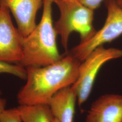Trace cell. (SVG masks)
Wrapping results in <instances>:
<instances>
[{"label": "cell", "instance_id": "obj_1", "mask_svg": "<svg viewBox=\"0 0 122 122\" xmlns=\"http://www.w3.org/2000/svg\"><path fill=\"white\" fill-rule=\"evenodd\" d=\"M81 62L69 54L49 65L26 67L25 85L18 92L19 105H49L58 91L74 84Z\"/></svg>", "mask_w": 122, "mask_h": 122}, {"label": "cell", "instance_id": "obj_4", "mask_svg": "<svg viewBox=\"0 0 122 122\" xmlns=\"http://www.w3.org/2000/svg\"><path fill=\"white\" fill-rule=\"evenodd\" d=\"M122 57V50L105 48L102 45L94 49L81 62L79 76L71 87L76 93L77 104L81 107L90 96L97 75L102 66L107 61Z\"/></svg>", "mask_w": 122, "mask_h": 122}, {"label": "cell", "instance_id": "obj_5", "mask_svg": "<svg viewBox=\"0 0 122 122\" xmlns=\"http://www.w3.org/2000/svg\"><path fill=\"white\" fill-rule=\"evenodd\" d=\"M107 15L104 25L87 40L80 42L68 54L82 62L94 49L122 35V8L116 0H105Z\"/></svg>", "mask_w": 122, "mask_h": 122}, {"label": "cell", "instance_id": "obj_3", "mask_svg": "<svg viewBox=\"0 0 122 122\" xmlns=\"http://www.w3.org/2000/svg\"><path fill=\"white\" fill-rule=\"evenodd\" d=\"M59 10L60 17L53 24L57 35L66 52L70 35L79 33L81 42L91 38L96 32L94 26V11L83 5L79 0H53Z\"/></svg>", "mask_w": 122, "mask_h": 122}, {"label": "cell", "instance_id": "obj_9", "mask_svg": "<svg viewBox=\"0 0 122 122\" xmlns=\"http://www.w3.org/2000/svg\"><path fill=\"white\" fill-rule=\"evenodd\" d=\"M76 103V96L71 86L57 92L49 105L59 122H73Z\"/></svg>", "mask_w": 122, "mask_h": 122}, {"label": "cell", "instance_id": "obj_7", "mask_svg": "<svg viewBox=\"0 0 122 122\" xmlns=\"http://www.w3.org/2000/svg\"><path fill=\"white\" fill-rule=\"evenodd\" d=\"M44 0H0V6L9 9L15 18L23 38L35 29L36 15Z\"/></svg>", "mask_w": 122, "mask_h": 122}, {"label": "cell", "instance_id": "obj_8", "mask_svg": "<svg viewBox=\"0 0 122 122\" xmlns=\"http://www.w3.org/2000/svg\"><path fill=\"white\" fill-rule=\"evenodd\" d=\"M86 122H122V96L106 94L92 104Z\"/></svg>", "mask_w": 122, "mask_h": 122}, {"label": "cell", "instance_id": "obj_6", "mask_svg": "<svg viewBox=\"0 0 122 122\" xmlns=\"http://www.w3.org/2000/svg\"><path fill=\"white\" fill-rule=\"evenodd\" d=\"M23 38L13 25L9 9L0 6V60L18 64L23 56Z\"/></svg>", "mask_w": 122, "mask_h": 122}, {"label": "cell", "instance_id": "obj_13", "mask_svg": "<svg viewBox=\"0 0 122 122\" xmlns=\"http://www.w3.org/2000/svg\"><path fill=\"white\" fill-rule=\"evenodd\" d=\"M87 7L95 10L100 6L101 3L105 0H79Z\"/></svg>", "mask_w": 122, "mask_h": 122}, {"label": "cell", "instance_id": "obj_15", "mask_svg": "<svg viewBox=\"0 0 122 122\" xmlns=\"http://www.w3.org/2000/svg\"><path fill=\"white\" fill-rule=\"evenodd\" d=\"M118 5L122 8V0H116Z\"/></svg>", "mask_w": 122, "mask_h": 122}, {"label": "cell", "instance_id": "obj_10", "mask_svg": "<svg viewBox=\"0 0 122 122\" xmlns=\"http://www.w3.org/2000/svg\"><path fill=\"white\" fill-rule=\"evenodd\" d=\"M17 108L23 122H53L49 105H19Z\"/></svg>", "mask_w": 122, "mask_h": 122}, {"label": "cell", "instance_id": "obj_12", "mask_svg": "<svg viewBox=\"0 0 122 122\" xmlns=\"http://www.w3.org/2000/svg\"><path fill=\"white\" fill-rule=\"evenodd\" d=\"M0 122H23L17 107L5 109L0 115Z\"/></svg>", "mask_w": 122, "mask_h": 122}, {"label": "cell", "instance_id": "obj_14", "mask_svg": "<svg viewBox=\"0 0 122 122\" xmlns=\"http://www.w3.org/2000/svg\"><path fill=\"white\" fill-rule=\"evenodd\" d=\"M2 92L0 90V115L6 109V106L7 105V100L2 97Z\"/></svg>", "mask_w": 122, "mask_h": 122}, {"label": "cell", "instance_id": "obj_11", "mask_svg": "<svg viewBox=\"0 0 122 122\" xmlns=\"http://www.w3.org/2000/svg\"><path fill=\"white\" fill-rule=\"evenodd\" d=\"M6 73L15 76L22 80H26V68L19 64L10 63L0 60V74Z\"/></svg>", "mask_w": 122, "mask_h": 122}, {"label": "cell", "instance_id": "obj_2", "mask_svg": "<svg viewBox=\"0 0 122 122\" xmlns=\"http://www.w3.org/2000/svg\"><path fill=\"white\" fill-rule=\"evenodd\" d=\"M53 4V0H44L40 21L29 35L23 38V56L19 65L25 68L44 66L63 57L57 46V35L52 22Z\"/></svg>", "mask_w": 122, "mask_h": 122}, {"label": "cell", "instance_id": "obj_16", "mask_svg": "<svg viewBox=\"0 0 122 122\" xmlns=\"http://www.w3.org/2000/svg\"><path fill=\"white\" fill-rule=\"evenodd\" d=\"M53 122H59V121H58V120L56 118H55V117H54V120H53Z\"/></svg>", "mask_w": 122, "mask_h": 122}]
</instances>
